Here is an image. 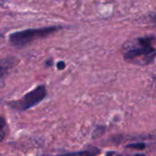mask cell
Segmentation results:
<instances>
[{
	"instance_id": "obj_6",
	"label": "cell",
	"mask_w": 156,
	"mask_h": 156,
	"mask_svg": "<svg viewBox=\"0 0 156 156\" xmlns=\"http://www.w3.org/2000/svg\"><path fill=\"white\" fill-rule=\"evenodd\" d=\"M106 127L104 125H98L96 126V128L94 129L93 133H92V139H97L100 138L101 136L103 135V133H105Z\"/></svg>"
},
{
	"instance_id": "obj_2",
	"label": "cell",
	"mask_w": 156,
	"mask_h": 156,
	"mask_svg": "<svg viewBox=\"0 0 156 156\" xmlns=\"http://www.w3.org/2000/svg\"><path fill=\"white\" fill-rule=\"evenodd\" d=\"M60 27L53 26V27H40V28H29L26 30L16 31L9 35V42L11 45L15 47H25L30 42L47 37L50 34L58 31Z\"/></svg>"
},
{
	"instance_id": "obj_10",
	"label": "cell",
	"mask_w": 156,
	"mask_h": 156,
	"mask_svg": "<svg viewBox=\"0 0 156 156\" xmlns=\"http://www.w3.org/2000/svg\"><path fill=\"white\" fill-rule=\"evenodd\" d=\"M150 23L153 24V25H154V26H156V14L155 15H153V16L150 17Z\"/></svg>"
},
{
	"instance_id": "obj_5",
	"label": "cell",
	"mask_w": 156,
	"mask_h": 156,
	"mask_svg": "<svg viewBox=\"0 0 156 156\" xmlns=\"http://www.w3.org/2000/svg\"><path fill=\"white\" fill-rule=\"evenodd\" d=\"M14 65V62L12 59H5L3 60L0 63V80L7 73V71L9 70V69Z\"/></svg>"
},
{
	"instance_id": "obj_4",
	"label": "cell",
	"mask_w": 156,
	"mask_h": 156,
	"mask_svg": "<svg viewBox=\"0 0 156 156\" xmlns=\"http://www.w3.org/2000/svg\"><path fill=\"white\" fill-rule=\"evenodd\" d=\"M101 153V150L95 146L89 147L86 150L79 151V152H72V153H68V154H58L56 156H96Z\"/></svg>"
},
{
	"instance_id": "obj_3",
	"label": "cell",
	"mask_w": 156,
	"mask_h": 156,
	"mask_svg": "<svg viewBox=\"0 0 156 156\" xmlns=\"http://www.w3.org/2000/svg\"><path fill=\"white\" fill-rule=\"evenodd\" d=\"M47 95V90L44 85L37 86L33 90L27 92L18 101H11L9 106L12 109L17 111H26L28 110L36 105H37L40 101H42Z\"/></svg>"
},
{
	"instance_id": "obj_11",
	"label": "cell",
	"mask_w": 156,
	"mask_h": 156,
	"mask_svg": "<svg viewBox=\"0 0 156 156\" xmlns=\"http://www.w3.org/2000/svg\"><path fill=\"white\" fill-rule=\"evenodd\" d=\"M117 156H124V155H117ZM127 156H147V155H145V154H134V155H127Z\"/></svg>"
},
{
	"instance_id": "obj_1",
	"label": "cell",
	"mask_w": 156,
	"mask_h": 156,
	"mask_svg": "<svg viewBox=\"0 0 156 156\" xmlns=\"http://www.w3.org/2000/svg\"><path fill=\"white\" fill-rule=\"evenodd\" d=\"M155 40L153 36L138 37L134 43L125 50L123 58L126 61L137 65H150L156 58V48L153 42Z\"/></svg>"
},
{
	"instance_id": "obj_13",
	"label": "cell",
	"mask_w": 156,
	"mask_h": 156,
	"mask_svg": "<svg viewBox=\"0 0 156 156\" xmlns=\"http://www.w3.org/2000/svg\"><path fill=\"white\" fill-rule=\"evenodd\" d=\"M111 154H112V153H108V156H111Z\"/></svg>"
},
{
	"instance_id": "obj_9",
	"label": "cell",
	"mask_w": 156,
	"mask_h": 156,
	"mask_svg": "<svg viewBox=\"0 0 156 156\" xmlns=\"http://www.w3.org/2000/svg\"><path fill=\"white\" fill-rule=\"evenodd\" d=\"M57 68H58V69L62 70V69H64L66 68V63H65L64 61L60 60V61H58V62L57 63Z\"/></svg>"
},
{
	"instance_id": "obj_12",
	"label": "cell",
	"mask_w": 156,
	"mask_h": 156,
	"mask_svg": "<svg viewBox=\"0 0 156 156\" xmlns=\"http://www.w3.org/2000/svg\"><path fill=\"white\" fill-rule=\"evenodd\" d=\"M46 64H47L48 66H49V65H51V64H52V60H50V59H49V60H48V61L46 62Z\"/></svg>"
},
{
	"instance_id": "obj_7",
	"label": "cell",
	"mask_w": 156,
	"mask_h": 156,
	"mask_svg": "<svg viewBox=\"0 0 156 156\" xmlns=\"http://www.w3.org/2000/svg\"><path fill=\"white\" fill-rule=\"evenodd\" d=\"M146 144L144 143H135V144H130L126 145V148L128 149H133V150H144L146 149Z\"/></svg>"
},
{
	"instance_id": "obj_8",
	"label": "cell",
	"mask_w": 156,
	"mask_h": 156,
	"mask_svg": "<svg viewBox=\"0 0 156 156\" xmlns=\"http://www.w3.org/2000/svg\"><path fill=\"white\" fill-rule=\"evenodd\" d=\"M6 126V122H5V120L0 116V137H3L4 136V130Z\"/></svg>"
}]
</instances>
